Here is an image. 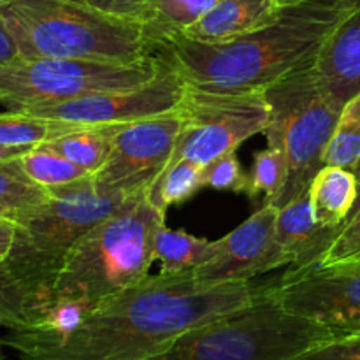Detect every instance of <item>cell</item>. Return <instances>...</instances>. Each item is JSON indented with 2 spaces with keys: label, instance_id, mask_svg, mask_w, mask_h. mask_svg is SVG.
Returning a JSON list of instances; mask_svg holds the SVG:
<instances>
[{
  "label": "cell",
  "instance_id": "12",
  "mask_svg": "<svg viewBox=\"0 0 360 360\" xmlns=\"http://www.w3.org/2000/svg\"><path fill=\"white\" fill-rule=\"evenodd\" d=\"M181 129L183 116L178 109L120 127L108 162L91 176L95 185L130 193L150 188L167 167Z\"/></svg>",
  "mask_w": 360,
  "mask_h": 360
},
{
  "label": "cell",
  "instance_id": "27",
  "mask_svg": "<svg viewBox=\"0 0 360 360\" xmlns=\"http://www.w3.org/2000/svg\"><path fill=\"white\" fill-rule=\"evenodd\" d=\"M204 186L234 193H248L250 176L243 169L236 151L220 155L202 167Z\"/></svg>",
  "mask_w": 360,
  "mask_h": 360
},
{
  "label": "cell",
  "instance_id": "31",
  "mask_svg": "<svg viewBox=\"0 0 360 360\" xmlns=\"http://www.w3.org/2000/svg\"><path fill=\"white\" fill-rule=\"evenodd\" d=\"M0 327H6L9 330H25L28 327L27 320L16 308V304L11 301L2 283H0Z\"/></svg>",
  "mask_w": 360,
  "mask_h": 360
},
{
  "label": "cell",
  "instance_id": "5",
  "mask_svg": "<svg viewBox=\"0 0 360 360\" xmlns=\"http://www.w3.org/2000/svg\"><path fill=\"white\" fill-rule=\"evenodd\" d=\"M0 18L23 58L134 63L151 56L144 23L72 0H11Z\"/></svg>",
  "mask_w": 360,
  "mask_h": 360
},
{
  "label": "cell",
  "instance_id": "13",
  "mask_svg": "<svg viewBox=\"0 0 360 360\" xmlns=\"http://www.w3.org/2000/svg\"><path fill=\"white\" fill-rule=\"evenodd\" d=\"M276 217L278 207L266 202L238 229L218 239L213 259L193 271L197 283L214 287L252 281L260 274L287 266L276 243Z\"/></svg>",
  "mask_w": 360,
  "mask_h": 360
},
{
  "label": "cell",
  "instance_id": "32",
  "mask_svg": "<svg viewBox=\"0 0 360 360\" xmlns=\"http://www.w3.org/2000/svg\"><path fill=\"white\" fill-rule=\"evenodd\" d=\"M20 49H18L13 35L7 30L2 18H0V65L13 62V60L20 58Z\"/></svg>",
  "mask_w": 360,
  "mask_h": 360
},
{
  "label": "cell",
  "instance_id": "1",
  "mask_svg": "<svg viewBox=\"0 0 360 360\" xmlns=\"http://www.w3.org/2000/svg\"><path fill=\"white\" fill-rule=\"evenodd\" d=\"M264 285L206 287L190 273H160L90 311L67 336L9 330L2 343L21 360H143L197 326L252 304Z\"/></svg>",
  "mask_w": 360,
  "mask_h": 360
},
{
  "label": "cell",
  "instance_id": "17",
  "mask_svg": "<svg viewBox=\"0 0 360 360\" xmlns=\"http://www.w3.org/2000/svg\"><path fill=\"white\" fill-rule=\"evenodd\" d=\"M359 192L354 171L338 165H323L309 185L313 217L326 227H341L350 217Z\"/></svg>",
  "mask_w": 360,
  "mask_h": 360
},
{
  "label": "cell",
  "instance_id": "3",
  "mask_svg": "<svg viewBox=\"0 0 360 360\" xmlns=\"http://www.w3.org/2000/svg\"><path fill=\"white\" fill-rule=\"evenodd\" d=\"M48 190L46 202L16 218L14 243L0 264V283L27 329L37 327L51 308L60 271L77 241L136 193L102 190L91 176Z\"/></svg>",
  "mask_w": 360,
  "mask_h": 360
},
{
  "label": "cell",
  "instance_id": "19",
  "mask_svg": "<svg viewBox=\"0 0 360 360\" xmlns=\"http://www.w3.org/2000/svg\"><path fill=\"white\" fill-rule=\"evenodd\" d=\"M123 125H86L77 127L62 137L48 141L41 146L69 158L74 164L86 169L91 176L108 162L112 148V139Z\"/></svg>",
  "mask_w": 360,
  "mask_h": 360
},
{
  "label": "cell",
  "instance_id": "22",
  "mask_svg": "<svg viewBox=\"0 0 360 360\" xmlns=\"http://www.w3.org/2000/svg\"><path fill=\"white\" fill-rule=\"evenodd\" d=\"M81 125L39 118L23 111L0 112V146L37 148Z\"/></svg>",
  "mask_w": 360,
  "mask_h": 360
},
{
  "label": "cell",
  "instance_id": "16",
  "mask_svg": "<svg viewBox=\"0 0 360 360\" xmlns=\"http://www.w3.org/2000/svg\"><path fill=\"white\" fill-rule=\"evenodd\" d=\"M278 0H221L183 35L199 42H225L266 27L276 20Z\"/></svg>",
  "mask_w": 360,
  "mask_h": 360
},
{
  "label": "cell",
  "instance_id": "6",
  "mask_svg": "<svg viewBox=\"0 0 360 360\" xmlns=\"http://www.w3.org/2000/svg\"><path fill=\"white\" fill-rule=\"evenodd\" d=\"M334 338L340 334L285 311L267 283L252 304L179 334L143 360H292Z\"/></svg>",
  "mask_w": 360,
  "mask_h": 360
},
{
  "label": "cell",
  "instance_id": "29",
  "mask_svg": "<svg viewBox=\"0 0 360 360\" xmlns=\"http://www.w3.org/2000/svg\"><path fill=\"white\" fill-rule=\"evenodd\" d=\"M72 2L83 4L109 16L146 23L155 0H72Z\"/></svg>",
  "mask_w": 360,
  "mask_h": 360
},
{
  "label": "cell",
  "instance_id": "15",
  "mask_svg": "<svg viewBox=\"0 0 360 360\" xmlns=\"http://www.w3.org/2000/svg\"><path fill=\"white\" fill-rule=\"evenodd\" d=\"M316 70L333 97L347 102L360 91V7L327 39L316 56Z\"/></svg>",
  "mask_w": 360,
  "mask_h": 360
},
{
  "label": "cell",
  "instance_id": "7",
  "mask_svg": "<svg viewBox=\"0 0 360 360\" xmlns=\"http://www.w3.org/2000/svg\"><path fill=\"white\" fill-rule=\"evenodd\" d=\"M315 62L264 88L271 116L262 134L267 146L283 151L288 165L283 190L269 202L278 210L309 190L323 167L327 146L345 105L327 90Z\"/></svg>",
  "mask_w": 360,
  "mask_h": 360
},
{
  "label": "cell",
  "instance_id": "28",
  "mask_svg": "<svg viewBox=\"0 0 360 360\" xmlns=\"http://www.w3.org/2000/svg\"><path fill=\"white\" fill-rule=\"evenodd\" d=\"M347 264H360V210L345 221L330 248L315 264V267L347 266Z\"/></svg>",
  "mask_w": 360,
  "mask_h": 360
},
{
  "label": "cell",
  "instance_id": "11",
  "mask_svg": "<svg viewBox=\"0 0 360 360\" xmlns=\"http://www.w3.org/2000/svg\"><path fill=\"white\" fill-rule=\"evenodd\" d=\"M185 88L186 81L183 79L181 74L162 56V67L157 76L141 86L102 91V94L53 102V104L32 105L20 111L39 118L81 127L127 125V123L176 111L183 101Z\"/></svg>",
  "mask_w": 360,
  "mask_h": 360
},
{
  "label": "cell",
  "instance_id": "34",
  "mask_svg": "<svg viewBox=\"0 0 360 360\" xmlns=\"http://www.w3.org/2000/svg\"><path fill=\"white\" fill-rule=\"evenodd\" d=\"M32 148H11V146H0V162L14 160V158H20L21 155L27 153Z\"/></svg>",
  "mask_w": 360,
  "mask_h": 360
},
{
  "label": "cell",
  "instance_id": "39",
  "mask_svg": "<svg viewBox=\"0 0 360 360\" xmlns=\"http://www.w3.org/2000/svg\"><path fill=\"white\" fill-rule=\"evenodd\" d=\"M9 2H11V0H0V9H2V7L6 6V4H9Z\"/></svg>",
  "mask_w": 360,
  "mask_h": 360
},
{
  "label": "cell",
  "instance_id": "36",
  "mask_svg": "<svg viewBox=\"0 0 360 360\" xmlns=\"http://www.w3.org/2000/svg\"><path fill=\"white\" fill-rule=\"evenodd\" d=\"M357 210H360V179H359V192H357V200H355V206H354V210H352L350 217H352V214H354L355 211H357ZM350 217H348V218H350Z\"/></svg>",
  "mask_w": 360,
  "mask_h": 360
},
{
  "label": "cell",
  "instance_id": "21",
  "mask_svg": "<svg viewBox=\"0 0 360 360\" xmlns=\"http://www.w3.org/2000/svg\"><path fill=\"white\" fill-rule=\"evenodd\" d=\"M202 167L192 160H178L167 165L148 188L150 202L165 214L171 206L190 200L204 188Z\"/></svg>",
  "mask_w": 360,
  "mask_h": 360
},
{
  "label": "cell",
  "instance_id": "38",
  "mask_svg": "<svg viewBox=\"0 0 360 360\" xmlns=\"http://www.w3.org/2000/svg\"><path fill=\"white\" fill-rule=\"evenodd\" d=\"M355 176H357V179H360V162H359V165H357V167H355Z\"/></svg>",
  "mask_w": 360,
  "mask_h": 360
},
{
  "label": "cell",
  "instance_id": "24",
  "mask_svg": "<svg viewBox=\"0 0 360 360\" xmlns=\"http://www.w3.org/2000/svg\"><path fill=\"white\" fill-rule=\"evenodd\" d=\"M18 164L23 169L25 174L44 188L69 185L91 176L86 169L74 164L69 158L55 153L46 146H37L28 150L27 153L18 158Z\"/></svg>",
  "mask_w": 360,
  "mask_h": 360
},
{
  "label": "cell",
  "instance_id": "26",
  "mask_svg": "<svg viewBox=\"0 0 360 360\" xmlns=\"http://www.w3.org/2000/svg\"><path fill=\"white\" fill-rule=\"evenodd\" d=\"M287 174L288 165L283 151L273 146L264 148L253 158L248 195L257 197L259 193H264L266 202H273L283 190Z\"/></svg>",
  "mask_w": 360,
  "mask_h": 360
},
{
  "label": "cell",
  "instance_id": "23",
  "mask_svg": "<svg viewBox=\"0 0 360 360\" xmlns=\"http://www.w3.org/2000/svg\"><path fill=\"white\" fill-rule=\"evenodd\" d=\"M49 199V190L32 181L18 164V158L0 162V217L16 221L27 211Z\"/></svg>",
  "mask_w": 360,
  "mask_h": 360
},
{
  "label": "cell",
  "instance_id": "2",
  "mask_svg": "<svg viewBox=\"0 0 360 360\" xmlns=\"http://www.w3.org/2000/svg\"><path fill=\"white\" fill-rule=\"evenodd\" d=\"M360 0H304L281 7L276 20L243 37L199 42L179 34L158 55L183 79L206 90H262L316 60Z\"/></svg>",
  "mask_w": 360,
  "mask_h": 360
},
{
  "label": "cell",
  "instance_id": "25",
  "mask_svg": "<svg viewBox=\"0 0 360 360\" xmlns=\"http://www.w3.org/2000/svg\"><path fill=\"white\" fill-rule=\"evenodd\" d=\"M360 162V91L345 102L340 120L327 146L323 165L350 169Z\"/></svg>",
  "mask_w": 360,
  "mask_h": 360
},
{
  "label": "cell",
  "instance_id": "33",
  "mask_svg": "<svg viewBox=\"0 0 360 360\" xmlns=\"http://www.w3.org/2000/svg\"><path fill=\"white\" fill-rule=\"evenodd\" d=\"M16 236V221L0 217V264L7 259Z\"/></svg>",
  "mask_w": 360,
  "mask_h": 360
},
{
  "label": "cell",
  "instance_id": "10",
  "mask_svg": "<svg viewBox=\"0 0 360 360\" xmlns=\"http://www.w3.org/2000/svg\"><path fill=\"white\" fill-rule=\"evenodd\" d=\"M287 313L311 320L340 336L360 334V264L288 269L269 283Z\"/></svg>",
  "mask_w": 360,
  "mask_h": 360
},
{
  "label": "cell",
  "instance_id": "4",
  "mask_svg": "<svg viewBox=\"0 0 360 360\" xmlns=\"http://www.w3.org/2000/svg\"><path fill=\"white\" fill-rule=\"evenodd\" d=\"M164 224L148 188L132 193L77 241L60 271L53 304L72 302L90 313L146 280L155 262V234Z\"/></svg>",
  "mask_w": 360,
  "mask_h": 360
},
{
  "label": "cell",
  "instance_id": "18",
  "mask_svg": "<svg viewBox=\"0 0 360 360\" xmlns=\"http://www.w3.org/2000/svg\"><path fill=\"white\" fill-rule=\"evenodd\" d=\"M217 241L195 238L186 231L162 225L153 239V260L160 262V273H190L213 259Z\"/></svg>",
  "mask_w": 360,
  "mask_h": 360
},
{
  "label": "cell",
  "instance_id": "37",
  "mask_svg": "<svg viewBox=\"0 0 360 360\" xmlns=\"http://www.w3.org/2000/svg\"><path fill=\"white\" fill-rule=\"evenodd\" d=\"M4 348H6V345L0 340V360H6V352H4Z\"/></svg>",
  "mask_w": 360,
  "mask_h": 360
},
{
  "label": "cell",
  "instance_id": "20",
  "mask_svg": "<svg viewBox=\"0 0 360 360\" xmlns=\"http://www.w3.org/2000/svg\"><path fill=\"white\" fill-rule=\"evenodd\" d=\"M220 2L221 0H155L150 18L144 23V37L151 53L157 55L169 39L183 34Z\"/></svg>",
  "mask_w": 360,
  "mask_h": 360
},
{
  "label": "cell",
  "instance_id": "9",
  "mask_svg": "<svg viewBox=\"0 0 360 360\" xmlns=\"http://www.w3.org/2000/svg\"><path fill=\"white\" fill-rule=\"evenodd\" d=\"M178 111L183 116V129L167 165L178 160L210 164L262 134L271 116L264 88L218 91L188 83Z\"/></svg>",
  "mask_w": 360,
  "mask_h": 360
},
{
  "label": "cell",
  "instance_id": "30",
  "mask_svg": "<svg viewBox=\"0 0 360 360\" xmlns=\"http://www.w3.org/2000/svg\"><path fill=\"white\" fill-rule=\"evenodd\" d=\"M292 360H360V334L334 338Z\"/></svg>",
  "mask_w": 360,
  "mask_h": 360
},
{
  "label": "cell",
  "instance_id": "14",
  "mask_svg": "<svg viewBox=\"0 0 360 360\" xmlns=\"http://www.w3.org/2000/svg\"><path fill=\"white\" fill-rule=\"evenodd\" d=\"M343 227V225H341ZM341 227H326L313 217L309 190L278 210L276 243L292 269L315 266L336 239Z\"/></svg>",
  "mask_w": 360,
  "mask_h": 360
},
{
  "label": "cell",
  "instance_id": "35",
  "mask_svg": "<svg viewBox=\"0 0 360 360\" xmlns=\"http://www.w3.org/2000/svg\"><path fill=\"white\" fill-rule=\"evenodd\" d=\"M299 2H304V0H278V4H280V7L292 6V4H299Z\"/></svg>",
  "mask_w": 360,
  "mask_h": 360
},
{
  "label": "cell",
  "instance_id": "8",
  "mask_svg": "<svg viewBox=\"0 0 360 360\" xmlns=\"http://www.w3.org/2000/svg\"><path fill=\"white\" fill-rule=\"evenodd\" d=\"M162 56L134 63L70 58H20L0 65V104L11 111L141 86L158 74Z\"/></svg>",
  "mask_w": 360,
  "mask_h": 360
}]
</instances>
